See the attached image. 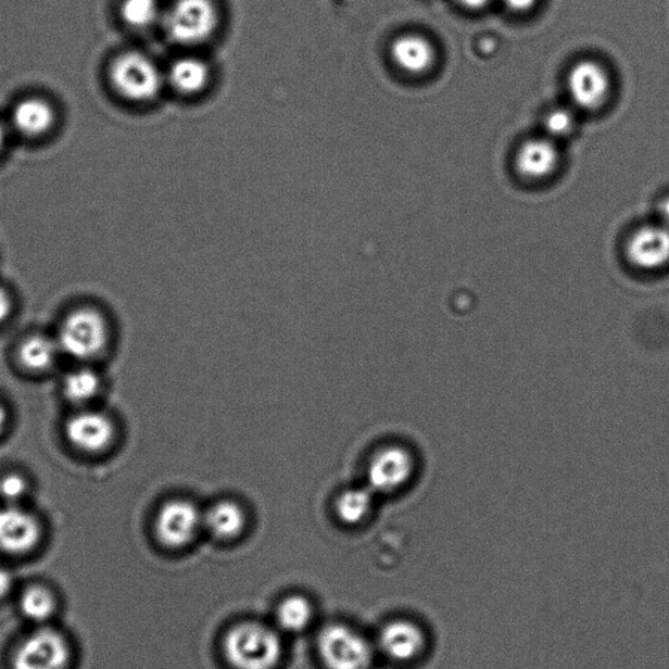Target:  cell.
<instances>
[{
    "label": "cell",
    "instance_id": "6da1fadb",
    "mask_svg": "<svg viewBox=\"0 0 669 669\" xmlns=\"http://www.w3.org/2000/svg\"><path fill=\"white\" fill-rule=\"evenodd\" d=\"M224 654L235 669H274L281 659L282 642L265 623L241 622L225 635Z\"/></svg>",
    "mask_w": 669,
    "mask_h": 669
},
{
    "label": "cell",
    "instance_id": "7a4b0ae2",
    "mask_svg": "<svg viewBox=\"0 0 669 669\" xmlns=\"http://www.w3.org/2000/svg\"><path fill=\"white\" fill-rule=\"evenodd\" d=\"M317 648L327 669H369L375 658L368 640L343 623L321 629Z\"/></svg>",
    "mask_w": 669,
    "mask_h": 669
},
{
    "label": "cell",
    "instance_id": "3957f363",
    "mask_svg": "<svg viewBox=\"0 0 669 669\" xmlns=\"http://www.w3.org/2000/svg\"><path fill=\"white\" fill-rule=\"evenodd\" d=\"M71 658L66 635L49 626L37 627L15 648L12 669H67Z\"/></svg>",
    "mask_w": 669,
    "mask_h": 669
},
{
    "label": "cell",
    "instance_id": "277c9868",
    "mask_svg": "<svg viewBox=\"0 0 669 669\" xmlns=\"http://www.w3.org/2000/svg\"><path fill=\"white\" fill-rule=\"evenodd\" d=\"M217 24L218 12L212 0H177L165 16L167 36L184 47L207 41Z\"/></svg>",
    "mask_w": 669,
    "mask_h": 669
},
{
    "label": "cell",
    "instance_id": "5b68a950",
    "mask_svg": "<svg viewBox=\"0 0 669 669\" xmlns=\"http://www.w3.org/2000/svg\"><path fill=\"white\" fill-rule=\"evenodd\" d=\"M112 83L125 99L137 102L156 98L163 86V76L150 58L144 54H122L111 70Z\"/></svg>",
    "mask_w": 669,
    "mask_h": 669
},
{
    "label": "cell",
    "instance_id": "8992f818",
    "mask_svg": "<svg viewBox=\"0 0 669 669\" xmlns=\"http://www.w3.org/2000/svg\"><path fill=\"white\" fill-rule=\"evenodd\" d=\"M108 328L105 319L92 308H79L63 321L60 346L71 357L89 359L105 349Z\"/></svg>",
    "mask_w": 669,
    "mask_h": 669
},
{
    "label": "cell",
    "instance_id": "52a82bcc",
    "mask_svg": "<svg viewBox=\"0 0 669 669\" xmlns=\"http://www.w3.org/2000/svg\"><path fill=\"white\" fill-rule=\"evenodd\" d=\"M203 527V512L194 502L176 498L165 502L154 520V532L167 548L179 550L194 542Z\"/></svg>",
    "mask_w": 669,
    "mask_h": 669
},
{
    "label": "cell",
    "instance_id": "ba28073f",
    "mask_svg": "<svg viewBox=\"0 0 669 669\" xmlns=\"http://www.w3.org/2000/svg\"><path fill=\"white\" fill-rule=\"evenodd\" d=\"M416 472V459L407 447L390 445L373 455L368 487L379 494H392L407 487Z\"/></svg>",
    "mask_w": 669,
    "mask_h": 669
},
{
    "label": "cell",
    "instance_id": "9c48e42d",
    "mask_svg": "<svg viewBox=\"0 0 669 669\" xmlns=\"http://www.w3.org/2000/svg\"><path fill=\"white\" fill-rule=\"evenodd\" d=\"M42 527L34 514L16 505L0 509V551L9 555H27L37 548Z\"/></svg>",
    "mask_w": 669,
    "mask_h": 669
},
{
    "label": "cell",
    "instance_id": "30bf717a",
    "mask_svg": "<svg viewBox=\"0 0 669 669\" xmlns=\"http://www.w3.org/2000/svg\"><path fill=\"white\" fill-rule=\"evenodd\" d=\"M568 91L572 104L593 112L607 101L610 79L607 70L594 61H582L570 70Z\"/></svg>",
    "mask_w": 669,
    "mask_h": 669
},
{
    "label": "cell",
    "instance_id": "8fae6325",
    "mask_svg": "<svg viewBox=\"0 0 669 669\" xmlns=\"http://www.w3.org/2000/svg\"><path fill=\"white\" fill-rule=\"evenodd\" d=\"M627 258L642 272H656L669 265V227L646 225L635 230L626 248Z\"/></svg>",
    "mask_w": 669,
    "mask_h": 669
},
{
    "label": "cell",
    "instance_id": "7c38bea8",
    "mask_svg": "<svg viewBox=\"0 0 669 669\" xmlns=\"http://www.w3.org/2000/svg\"><path fill=\"white\" fill-rule=\"evenodd\" d=\"M379 647L391 660L411 662L428 648V634L417 622L399 619L386 623L379 634Z\"/></svg>",
    "mask_w": 669,
    "mask_h": 669
},
{
    "label": "cell",
    "instance_id": "4fadbf2b",
    "mask_svg": "<svg viewBox=\"0 0 669 669\" xmlns=\"http://www.w3.org/2000/svg\"><path fill=\"white\" fill-rule=\"evenodd\" d=\"M115 428L111 418L100 412L84 411L66 424L67 440L83 452L99 453L114 440Z\"/></svg>",
    "mask_w": 669,
    "mask_h": 669
},
{
    "label": "cell",
    "instance_id": "5bb4252c",
    "mask_svg": "<svg viewBox=\"0 0 669 669\" xmlns=\"http://www.w3.org/2000/svg\"><path fill=\"white\" fill-rule=\"evenodd\" d=\"M559 152L555 140L540 138L527 140L517 153L516 166L520 176L542 179L556 171Z\"/></svg>",
    "mask_w": 669,
    "mask_h": 669
},
{
    "label": "cell",
    "instance_id": "9a60e30c",
    "mask_svg": "<svg viewBox=\"0 0 669 669\" xmlns=\"http://www.w3.org/2000/svg\"><path fill=\"white\" fill-rule=\"evenodd\" d=\"M396 66L411 75L426 74L436 61V50L428 38L420 35H404L391 47Z\"/></svg>",
    "mask_w": 669,
    "mask_h": 669
},
{
    "label": "cell",
    "instance_id": "2e32d148",
    "mask_svg": "<svg viewBox=\"0 0 669 669\" xmlns=\"http://www.w3.org/2000/svg\"><path fill=\"white\" fill-rule=\"evenodd\" d=\"M247 523V513L236 501H218L203 513L204 529L224 542L240 537Z\"/></svg>",
    "mask_w": 669,
    "mask_h": 669
},
{
    "label": "cell",
    "instance_id": "e0dca14e",
    "mask_svg": "<svg viewBox=\"0 0 669 669\" xmlns=\"http://www.w3.org/2000/svg\"><path fill=\"white\" fill-rule=\"evenodd\" d=\"M12 122L18 132L27 137H41L55 124V112L49 102L41 99H27L18 102L12 112Z\"/></svg>",
    "mask_w": 669,
    "mask_h": 669
},
{
    "label": "cell",
    "instance_id": "ac0fdd59",
    "mask_svg": "<svg viewBox=\"0 0 669 669\" xmlns=\"http://www.w3.org/2000/svg\"><path fill=\"white\" fill-rule=\"evenodd\" d=\"M18 608L34 626L45 627L53 620L58 602L53 591L41 584H31L18 597Z\"/></svg>",
    "mask_w": 669,
    "mask_h": 669
},
{
    "label": "cell",
    "instance_id": "d6986e66",
    "mask_svg": "<svg viewBox=\"0 0 669 669\" xmlns=\"http://www.w3.org/2000/svg\"><path fill=\"white\" fill-rule=\"evenodd\" d=\"M210 67L194 56H185L172 64L169 81L184 94L202 92L210 81Z\"/></svg>",
    "mask_w": 669,
    "mask_h": 669
},
{
    "label": "cell",
    "instance_id": "ffe728a7",
    "mask_svg": "<svg viewBox=\"0 0 669 669\" xmlns=\"http://www.w3.org/2000/svg\"><path fill=\"white\" fill-rule=\"evenodd\" d=\"M375 494L369 487L350 488L340 493L335 504L340 522L356 526L368 519L375 506Z\"/></svg>",
    "mask_w": 669,
    "mask_h": 669
},
{
    "label": "cell",
    "instance_id": "44dd1931",
    "mask_svg": "<svg viewBox=\"0 0 669 669\" xmlns=\"http://www.w3.org/2000/svg\"><path fill=\"white\" fill-rule=\"evenodd\" d=\"M312 617L311 603L300 595L286 597L276 609V620H278L280 628L289 633H298L307 628Z\"/></svg>",
    "mask_w": 669,
    "mask_h": 669
},
{
    "label": "cell",
    "instance_id": "7402d4cb",
    "mask_svg": "<svg viewBox=\"0 0 669 669\" xmlns=\"http://www.w3.org/2000/svg\"><path fill=\"white\" fill-rule=\"evenodd\" d=\"M56 353L53 340L37 335L25 340L18 356L25 368L31 371H45L55 363Z\"/></svg>",
    "mask_w": 669,
    "mask_h": 669
},
{
    "label": "cell",
    "instance_id": "603a6c76",
    "mask_svg": "<svg viewBox=\"0 0 669 669\" xmlns=\"http://www.w3.org/2000/svg\"><path fill=\"white\" fill-rule=\"evenodd\" d=\"M100 378L91 369H77L71 371L64 379L63 391L68 401L84 403L91 401L100 390Z\"/></svg>",
    "mask_w": 669,
    "mask_h": 669
},
{
    "label": "cell",
    "instance_id": "cb8c5ba5",
    "mask_svg": "<svg viewBox=\"0 0 669 669\" xmlns=\"http://www.w3.org/2000/svg\"><path fill=\"white\" fill-rule=\"evenodd\" d=\"M121 14L130 27L147 28L157 21L159 3L157 0H125Z\"/></svg>",
    "mask_w": 669,
    "mask_h": 669
},
{
    "label": "cell",
    "instance_id": "d4e9b609",
    "mask_svg": "<svg viewBox=\"0 0 669 669\" xmlns=\"http://www.w3.org/2000/svg\"><path fill=\"white\" fill-rule=\"evenodd\" d=\"M576 117L569 109H553L544 119V128L550 139H561L575 130Z\"/></svg>",
    "mask_w": 669,
    "mask_h": 669
},
{
    "label": "cell",
    "instance_id": "484cf974",
    "mask_svg": "<svg viewBox=\"0 0 669 669\" xmlns=\"http://www.w3.org/2000/svg\"><path fill=\"white\" fill-rule=\"evenodd\" d=\"M25 492H27V482H25L22 476L9 475L0 480V495L4 500L10 501L11 505L21 500Z\"/></svg>",
    "mask_w": 669,
    "mask_h": 669
},
{
    "label": "cell",
    "instance_id": "4316f807",
    "mask_svg": "<svg viewBox=\"0 0 669 669\" xmlns=\"http://www.w3.org/2000/svg\"><path fill=\"white\" fill-rule=\"evenodd\" d=\"M16 589V577L12 570L0 566V602L8 599Z\"/></svg>",
    "mask_w": 669,
    "mask_h": 669
},
{
    "label": "cell",
    "instance_id": "83f0119b",
    "mask_svg": "<svg viewBox=\"0 0 669 669\" xmlns=\"http://www.w3.org/2000/svg\"><path fill=\"white\" fill-rule=\"evenodd\" d=\"M502 2L516 14H525L535 8L539 0H502Z\"/></svg>",
    "mask_w": 669,
    "mask_h": 669
},
{
    "label": "cell",
    "instance_id": "f1b7e54d",
    "mask_svg": "<svg viewBox=\"0 0 669 669\" xmlns=\"http://www.w3.org/2000/svg\"><path fill=\"white\" fill-rule=\"evenodd\" d=\"M10 313L11 300L9 298V294L5 293L2 288H0V324L8 319Z\"/></svg>",
    "mask_w": 669,
    "mask_h": 669
},
{
    "label": "cell",
    "instance_id": "f546056e",
    "mask_svg": "<svg viewBox=\"0 0 669 669\" xmlns=\"http://www.w3.org/2000/svg\"><path fill=\"white\" fill-rule=\"evenodd\" d=\"M491 0H456V3L462 5L463 9L469 11H479L487 8Z\"/></svg>",
    "mask_w": 669,
    "mask_h": 669
},
{
    "label": "cell",
    "instance_id": "4dcf8cb0",
    "mask_svg": "<svg viewBox=\"0 0 669 669\" xmlns=\"http://www.w3.org/2000/svg\"><path fill=\"white\" fill-rule=\"evenodd\" d=\"M660 223L669 227V195L662 199L658 205Z\"/></svg>",
    "mask_w": 669,
    "mask_h": 669
},
{
    "label": "cell",
    "instance_id": "1f68e13d",
    "mask_svg": "<svg viewBox=\"0 0 669 669\" xmlns=\"http://www.w3.org/2000/svg\"><path fill=\"white\" fill-rule=\"evenodd\" d=\"M5 411L3 408V405H0V430H2L4 422H5Z\"/></svg>",
    "mask_w": 669,
    "mask_h": 669
},
{
    "label": "cell",
    "instance_id": "d6a6232c",
    "mask_svg": "<svg viewBox=\"0 0 669 669\" xmlns=\"http://www.w3.org/2000/svg\"><path fill=\"white\" fill-rule=\"evenodd\" d=\"M4 140H5V134H4L3 127L0 126V151L3 150Z\"/></svg>",
    "mask_w": 669,
    "mask_h": 669
}]
</instances>
